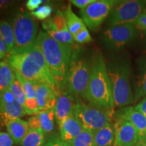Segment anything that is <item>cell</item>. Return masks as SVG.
I'll return each instance as SVG.
<instances>
[{"instance_id":"obj_25","label":"cell","mask_w":146,"mask_h":146,"mask_svg":"<svg viewBox=\"0 0 146 146\" xmlns=\"http://www.w3.org/2000/svg\"><path fill=\"white\" fill-rule=\"evenodd\" d=\"M37 116L39 117L41 129L45 134L52 132L54 128V109L42 111L38 113Z\"/></svg>"},{"instance_id":"obj_23","label":"cell","mask_w":146,"mask_h":146,"mask_svg":"<svg viewBox=\"0 0 146 146\" xmlns=\"http://www.w3.org/2000/svg\"><path fill=\"white\" fill-rule=\"evenodd\" d=\"M0 37L6 45L9 55L14 50L15 39L13 28L8 22L0 21Z\"/></svg>"},{"instance_id":"obj_1","label":"cell","mask_w":146,"mask_h":146,"mask_svg":"<svg viewBox=\"0 0 146 146\" xmlns=\"http://www.w3.org/2000/svg\"><path fill=\"white\" fill-rule=\"evenodd\" d=\"M8 63L22 78L33 83H44L52 87L56 95L60 92L49 70L44 56L35 44L25 50L13 52L8 56Z\"/></svg>"},{"instance_id":"obj_12","label":"cell","mask_w":146,"mask_h":146,"mask_svg":"<svg viewBox=\"0 0 146 146\" xmlns=\"http://www.w3.org/2000/svg\"><path fill=\"white\" fill-rule=\"evenodd\" d=\"M75 97L68 91H61L56 96V104L54 108L55 118L58 125H60L66 118L73 114L76 103Z\"/></svg>"},{"instance_id":"obj_14","label":"cell","mask_w":146,"mask_h":146,"mask_svg":"<svg viewBox=\"0 0 146 146\" xmlns=\"http://www.w3.org/2000/svg\"><path fill=\"white\" fill-rule=\"evenodd\" d=\"M33 85L39 112L54 109L57 95L52 87L44 83H33Z\"/></svg>"},{"instance_id":"obj_26","label":"cell","mask_w":146,"mask_h":146,"mask_svg":"<svg viewBox=\"0 0 146 146\" xmlns=\"http://www.w3.org/2000/svg\"><path fill=\"white\" fill-rule=\"evenodd\" d=\"M68 145L70 146H94V134L83 129L81 134Z\"/></svg>"},{"instance_id":"obj_39","label":"cell","mask_w":146,"mask_h":146,"mask_svg":"<svg viewBox=\"0 0 146 146\" xmlns=\"http://www.w3.org/2000/svg\"><path fill=\"white\" fill-rule=\"evenodd\" d=\"M138 144H140V145L143 146H146V134L143 137L140 139L139 142Z\"/></svg>"},{"instance_id":"obj_34","label":"cell","mask_w":146,"mask_h":146,"mask_svg":"<svg viewBox=\"0 0 146 146\" xmlns=\"http://www.w3.org/2000/svg\"><path fill=\"white\" fill-rule=\"evenodd\" d=\"M44 1H43V0H29L26 3V7L29 10L33 12L38 8H39V5Z\"/></svg>"},{"instance_id":"obj_30","label":"cell","mask_w":146,"mask_h":146,"mask_svg":"<svg viewBox=\"0 0 146 146\" xmlns=\"http://www.w3.org/2000/svg\"><path fill=\"white\" fill-rule=\"evenodd\" d=\"M14 142L8 133L0 131V146H13Z\"/></svg>"},{"instance_id":"obj_11","label":"cell","mask_w":146,"mask_h":146,"mask_svg":"<svg viewBox=\"0 0 146 146\" xmlns=\"http://www.w3.org/2000/svg\"><path fill=\"white\" fill-rule=\"evenodd\" d=\"M115 140L114 146H135L140 140L136 129L129 122L116 118L114 124Z\"/></svg>"},{"instance_id":"obj_24","label":"cell","mask_w":146,"mask_h":146,"mask_svg":"<svg viewBox=\"0 0 146 146\" xmlns=\"http://www.w3.org/2000/svg\"><path fill=\"white\" fill-rule=\"evenodd\" d=\"M45 133L41 129H29L21 146H45Z\"/></svg>"},{"instance_id":"obj_27","label":"cell","mask_w":146,"mask_h":146,"mask_svg":"<svg viewBox=\"0 0 146 146\" xmlns=\"http://www.w3.org/2000/svg\"><path fill=\"white\" fill-rule=\"evenodd\" d=\"M10 90L15 96L16 99L23 106L25 107V101H26V96H25V91H24L23 85L19 80L17 78H15L10 88Z\"/></svg>"},{"instance_id":"obj_10","label":"cell","mask_w":146,"mask_h":146,"mask_svg":"<svg viewBox=\"0 0 146 146\" xmlns=\"http://www.w3.org/2000/svg\"><path fill=\"white\" fill-rule=\"evenodd\" d=\"M118 3L119 1L114 0H95L85 8L81 9V14L85 25L91 30H96Z\"/></svg>"},{"instance_id":"obj_16","label":"cell","mask_w":146,"mask_h":146,"mask_svg":"<svg viewBox=\"0 0 146 146\" xmlns=\"http://www.w3.org/2000/svg\"><path fill=\"white\" fill-rule=\"evenodd\" d=\"M0 121L5 125L11 120L27 114L25 107L17 100L12 103H0Z\"/></svg>"},{"instance_id":"obj_35","label":"cell","mask_w":146,"mask_h":146,"mask_svg":"<svg viewBox=\"0 0 146 146\" xmlns=\"http://www.w3.org/2000/svg\"><path fill=\"white\" fill-rule=\"evenodd\" d=\"M94 1H95V0H71L70 2L81 10V9L85 8V7H87V5H89Z\"/></svg>"},{"instance_id":"obj_9","label":"cell","mask_w":146,"mask_h":146,"mask_svg":"<svg viewBox=\"0 0 146 146\" xmlns=\"http://www.w3.org/2000/svg\"><path fill=\"white\" fill-rule=\"evenodd\" d=\"M146 1L130 0L122 1L113 8L108 18L110 25L134 24L145 10Z\"/></svg>"},{"instance_id":"obj_37","label":"cell","mask_w":146,"mask_h":146,"mask_svg":"<svg viewBox=\"0 0 146 146\" xmlns=\"http://www.w3.org/2000/svg\"><path fill=\"white\" fill-rule=\"evenodd\" d=\"M8 56V51L5 43L0 37V60L4 58L5 56Z\"/></svg>"},{"instance_id":"obj_38","label":"cell","mask_w":146,"mask_h":146,"mask_svg":"<svg viewBox=\"0 0 146 146\" xmlns=\"http://www.w3.org/2000/svg\"><path fill=\"white\" fill-rule=\"evenodd\" d=\"M10 1L8 0H0V9L4 8L10 3Z\"/></svg>"},{"instance_id":"obj_19","label":"cell","mask_w":146,"mask_h":146,"mask_svg":"<svg viewBox=\"0 0 146 146\" xmlns=\"http://www.w3.org/2000/svg\"><path fill=\"white\" fill-rule=\"evenodd\" d=\"M115 140L114 125L108 124L94 133V146H114Z\"/></svg>"},{"instance_id":"obj_42","label":"cell","mask_w":146,"mask_h":146,"mask_svg":"<svg viewBox=\"0 0 146 146\" xmlns=\"http://www.w3.org/2000/svg\"><path fill=\"white\" fill-rule=\"evenodd\" d=\"M145 34H146V32H145Z\"/></svg>"},{"instance_id":"obj_17","label":"cell","mask_w":146,"mask_h":146,"mask_svg":"<svg viewBox=\"0 0 146 146\" xmlns=\"http://www.w3.org/2000/svg\"><path fill=\"white\" fill-rule=\"evenodd\" d=\"M8 133L15 143H21L29 130L28 122L16 118L8 122L5 125Z\"/></svg>"},{"instance_id":"obj_32","label":"cell","mask_w":146,"mask_h":146,"mask_svg":"<svg viewBox=\"0 0 146 146\" xmlns=\"http://www.w3.org/2000/svg\"><path fill=\"white\" fill-rule=\"evenodd\" d=\"M134 25L139 29H141V30L146 32V10H144L143 12L140 14Z\"/></svg>"},{"instance_id":"obj_7","label":"cell","mask_w":146,"mask_h":146,"mask_svg":"<svg viewBox=\"0 0 146 146\" xmlns=\"http://www.w3.org/2000/svg\"><path fill=\"white\" fill-rule=\"evenodd\" d=\"M15 44L12 52L21 51L36 44L38 25L31 14L20 12L12 20ZM11 52V53H12Z\"/></svg>"},{"instance_id":"obj_3","label":"cell","mask_w":146,"mask_h":146,"mask_svg":"<svg viewBox=\"0 0 146 146\" xmlns=\"http://www.w3.org/2000/svg\"><path fill=\"white\" fill-rule=\"evenodd\" d=\"M85 99L91 104L114 110V102L107 66L101 53L91 57V72Z\"/></svg>"},{"instance_id":"obj_36","label":"cell","mask_w":146,"mask_h":146,"mask_svg":"<svg viewBox=\"0 0 146 146\" xmlns=\"http://www.w3.org/2000/svg\"><path fill=\"white\" fill-rule=\"evenodd\" d=\"M135 109L142 113L146 117V97L143 98L139 103L134 107Z\"/></svg>"},{"instance_id":"obj_6","label":"cell","mask_w":146,"mask_h":146,"mask_svg":"<svg viewBox=\"0 0 146 146\" xmlns=\"http://www.w3.org/2000/svg\"><path fill=\"white\" fill-rule=\"evenodd\" d=\"M113 111L91 104H86L77 99L73 114L79 120L84 129L94 134L108 124L112 123Z\"/></svg>"},{"instance_id":"obj_8","label":"cell","mask_w":146,"mask_h":146,"mask_svg":"<svg viewBox=\"0 0 146 146\" xmlns=\"http://www.w3.org/2000/svg\"><path fill=\"white\" fill-rule=\"evenodd\" d=\"M137 35L134 24L110 25L102 35V41L110 50H119L129 43Z\"/></svg>"},{"instance_id":"obj_15","label":"cell","mask_w":146,"mask_h":146,"mask_svg":"<svg viewBox=\"0 0 146 146\" xmlns=\"http://www.w3.org/2000/svg\"><path fill=\"white\" fill-rule=\"evenodd\" d=\"M60 139L70 144L83 131V127L74 114L66 118L59 125Z\"/></svg>"},{"instance_id":"obj_40","label":"cell","mask_w":146,"mask_h":146,"mask_svg":"<svg viewBox=\"0 0 146 146\" xmlns=\"http://www.w3.org/2000/svg\"><path fill=\"white\" fill-rule=\"evenodd\" d=\"M135 146H143V145H140V144H137V145H135Z\"/></svg>"},{"instance_id":"obj_29","label":"cell","mask_w":146,"mask_h":146,"mask_svg":"<svg viewBox=\"0 0 146 146\" xmlns=\"http://www.w3.org/2000/svg\"><path fill=\"white\" fill-rule=\"evenodd\" d=\"M72 38L74 41L80 43V44H84V43H89L92 41V37L90 35V33H89L86 26L84 27L79 32H78L75 35L73 36Z\"/></svg>"},{"instance_id":"obj_13","label":"cell","mask_w":146,"mask_h":146,"mask_svg":"<svg viewBox=\"0 0 146 146\" xmlns=\"http://www.w3.org/2000/svg\"><path fill=\"white\" fill-rule=\"evenodd\" d=\"M116 118L129 122L137 131L140 139L146 134V117L134 107L127 106L121 108L116 113Z\"/></svg>"},{"instance_id":"obj_28","label":"cell","mask_w":146,"mask_h":146,"mask_svg":"<svg viewBox=\"0 0 146 146\" xmlns=\"http://www.w3.org/2000/svg\"><path fill=\"white\" fill-rule=\"evenodd\" d=\"M53 8L50 5H44L40 6L36 10L32 12L31 14L40 21H45L52 13Z\"/></svg>"},{"instance_id":"obj_18","label":"cell","mask_w":146,"mask_h":146,"mask_svg":"<svg viewBox=\"0 0 146 146\" xmlns=\"http://www.w3.org/2000/svg\"><path fill=\"white\" fill-rule=\"evenodd\" d=\"M42 26L46 33H64L69 31L64 14L60 10H58L52 18L43 21Z\"/></svg>"},{"instance_id":"obj_41","label":"cell","mask_w":146,"mask_h":146,"mask_svg":"<svg viewBox=\"0 0 146 146\" xmlns=\"http://www.w3.org/2000/svg\"><path fill=\"white\" fill-rule=\"evenodd\" d=\"M0 106H1V104H0Z\"/></svg>"},{"instance_id":"obj_20","label":"cell","mask_w":146,"mask_h":146,"mask_svg":"<svg viewBox=\"0 0 146 146\" xmlns=\"http://www.w3.org/2000/svg\"><path fill=\"white\" fill-rule=\"evenodd\" d=\"M134 101L143 99L146 97V58L139 63L137 79L135 87Z\"/></svg>"},{"instance_id":"obj_5","label":"cell","mask_w":146,"mask_h":146,"mask_svg":"<svg viewBox=\"0 0 146 146\" xmlns=\"http://www.w3.org/2000/svg\"><path fill=\"white\" fill-rule=\"evenodd\" d=\"M91 59L82 47L73 49L66 85L68 92L75 98H85L91 72Z\"/></svg>"},{"instance_id":"obj_21","label":"cell","mask_w":146,"mask_h":146,"mask_svg":"<svg viewBox=\"0 0 146 146\" xmlns=\"http://www.w3.org/2000/svg\"><path fill=\"white\" fill-rule=\"evenodd\" d=\"M15 78V72L8 62L0 61V92L10 88Z\"/></svg>"},{"instance_id":"obj_2","label":"cell","mask_w":146,"mask_h":146,"mask_svg":"<svg viewBox=\"0 0 146 146\" xmlns=\"http://www.w3.org/2000/svg\"><path fill=\"white\" fill-rule=\"evenodd\" d=\"M36 44L44 56L49 70L57 84L59 91L66 85L72 45L56 41L46 32L39 31Z\"/></svg>"},{"instance_id":"obj_33","label":"cell","mask_w":146,"mask_h":146,"mask_svg":"<svg viewBox=\"0 0 146 146\" xmlns=\"http://www.w3.org/2000/svg\"><path fill=\"white\" fill-rule=\"evenodd\" d=\"M28 124L29 129H41L39 117H38L37 114L29 118L28 120Z\"/></svg>"},{"instance_id":"obj_22","label":"cell","mask_w":146,"mask_h":146,"mask_svg":"<svg viewBox=\"0 0 146 146\" xmlns=\"http://www.w3.org/2000/svg\"><path fill=\"white\" fill-rule=\"evenodd\" d=\"M64 14L66 20L68 29L72 36L75 35L78 32H79L84 27L86 26L83 19L78 17L72 12L70 3L68 4V6L64 12Z\"/></svg>"},{"instance_id":"obj_31","label":"cell","mask_w":146,"mask_h":146,"mask_svg":"<svg viewBox=\"0 0 146 146\" xmlns=\"http://www.w3.org/2000/svg\"><path fill=\"white\" fill-rule=\"evenodd\" d=\"M45 146H70L56 135H53L47 140Z\"/></svg>"},{"instance_id":"obj_4","label":"cell","mask_w":146,"mask_h":146,"mask_svg":"<svg viewBox=\"0 0 146 146\" xmlns=\"http://www.w3.org/2000/svg\"><path fill=\"white\" fill-rule=\"evenodd\" d=\"M114 99V106L124 107L134 102L131 85V68L129 61L125 60L110 62L107 66Z\"/></svg>"}]
</instances>
